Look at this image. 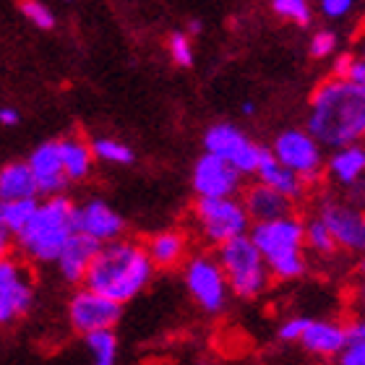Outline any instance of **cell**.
<instances>
[{
	"label": "cell",
	"mask_w": 365,
	"mask_h": 365,
	"mask_svg": "<svg viewBox=\"0 0 365 365\" xmlns=\"http://www.w3.org/2000/svg\"><path fill=\"white\" fill-rule=\"evenodd\" d=\"M347 78H350V81H355V84L365 86V55H360V58H352V66H350V73H347Z\"/></svg>",
	"instance_id": "36"
},
{
	"label": "cell",
	"mask_w": 365,
	"mask_h": 365,
	"mask_svg": "<svg viewBox=\"0 0 365 365\" xmlns=\"http://www.w3.org/2000/svg\"><path fill=\"white\" fill-rule=\"evenodd\" d=\"M363 146H365V136H363Z\"/></svg>",
	"instance_id": "44"
},
{
	"label": "cell",
	"mask_w": 365,
	"mask_h": 365,
	"mask_svg": "<svg viewBox=\"0 0 365 365\" xmlns=\"http://www.w3.org/2000/svg\"><path fill=\"white\" fill-rule=\"evenodd\" d=\"M248 237L261 251L274 279H297L308 272L303 245V220L295 214L269 222H253Z\"/></svg>",
	"instance_id": "4"
},
{
	"label": "cell",
	"mask_w": 365,
	"mask_h": 365,
	"mask_svg": "<svg viewBox=\"0 0 365 365\" xmlns=\"http://www.w3.org/2000/svg\"><path fill=\"white\" fill-rule=\"evenodd\" d=\"M58 146H61L66 178L68 180H84V178H89L91 165H94V154H91V146L86 144L84 138L66 136L63 141H58Z\"/></svg>",
	"instance_id": "22"
},
{
	"label": "cell",
	"mask_w": 365,
	"mask_h": 365,
	"mask_svg": "<svg viewBox=\"0 0 365 365\" xmlns=\"http://www.w3.org/2000/svg\"><path fill=\"white\" fill-rule=\"evenodd\" d=\"M86 336V347L94 355V365H115L118 360V339H115L113 329H102V331H91Z\"/></svg>",
	"instance_id": "26"
},
{
	"label": "cell",
	"mask_w": 365,
	"mask_h": 365,
	"mask_svg": "<svg viewBox=\"0 0 365 365\" xmlns=\"http://www.w3.org/2000/svg\"><path fill=\"white\" fill-rule=\"evenodd\" d=\"M297 342L303 344V350L319 358H336L347 347V329L336 321H313L308 319L303 334Z\"/></svg>",
	"instance_id": "17"
},
{
	"label": "cell",
	"mask_w": 365,
	"mask_h": 365,
	"mask_svg": "<svg viewBox=\"0 0 365 365\" xmlns=\"http://www.w3.org/2000/svg\"><path fill=\"white\" fill-rule=\"evenodd\" d=\"M308 133L321 146L360 144L365 136V86L350 78H329L311 97Z\"/></svg>",
	"instance_id": "1"
},
{
	"label": "cell",
	"mask_w": 365,
	"mask_h": 365,
	"mask_svg": "<svg viewBox=\"0 0 365 365\" xmlns=\"http://www.w3.org/2000/svg\"><path fill=\"white\" fill-rule=\"evenodd\" d=\"M352 58H355V55H350V53H344V55L336 58L334 61V78H347L350 66H352Z\"/></svg>",
	"instance_id": "37"
},
{
	"label": "cell",
	"mask_w": 365,
	"mask_h": 365,
	"mask_svg": "<svg viewBox=\"0 0 365 365\" xmlns=\"http://www.w3.org/2000/svg\"><path fill=\"white\" fill-rule=\"evenodd\" d=\"M256 113V105L253 102H243V115H253Z\"/></svg>",
	"instance_id": "42"
},
{
	"label": "cell",
	"mask_w": 365,
	"mask_h": 365,
	"mask_svg": "<svg viewBox=\"0 0 365 365\" xmlns=\"http://www.w3.org/2000/svg\"><path fill=\"white\" fill-rule=\"evenodd\" d=\"M37 209V198H0V227L16 235Z\"/></svg>",
	"instance_id": "24"
},
{
	"label": "cell",
	"mask_w": 365,
	"mask_h": 365,
	"mask_svg": "<svg viewBox=\"0 0 365 365\" xmlns=\"http://www.w3.org/2000/svg\"><path fill=\"white\" fill-rule=\"evenodd\" d=\"M34 289L29 272L14 259H0V327L29 311Z\"/></svg>",
	"instance_id": "12"
},
{
	"label": "cell",
	"mask_w": 365,
	"mask_h": 365,
	"mask_svg": "<svg viewBox=\"0 0 365 365\" xmlns=\"http://www.w3.org/2000/svg\"><path fill=\"white\" fill-rule=\"evenodd\" d=\"M319 217L334 235L336 248L352 253H365V209L352 206L350 201L327 198L321 204Z\"/></svg>",
	"instance_id": "10"
},
{
	"label": "cell",
	"mask_w": 365,
	"mask_h": 365,
	"mask_svg": "<svg viewBox=\"0 0 365 365\" xmlns=\"http://www.w3.org/2000/svg\"><path fill=\"white\" fill-rule=\"evenodd\" d=\"M168 50L175 66H180V68H190V66H193V45H190V39L185 31H173V34H170Z\"/></svg>",
	"instance_id": "29"
},
{
	"label": "cell",
	"mask_w": 365,
	"mask_h": 365,
	"mask_svg": "<svg viewBox=\"0 0 365 365\" xmlns=\"http://www.w3.org/2000/svg\"><path fill=\"white\" fill-rule=\"evenodd\" d=\"M73 212H76V206L61 193L47 196L45 204H37L26 225L16 232V243H19L24 256L37 261V264L58 259L66 240L76 232Z\"/></svg>",
	"instance_id": "3"
},
{
	"label": "cell",
	"mask_w": 365,
	"mask_h": 365,
	"mask_svg": "<svg viewBox=\"0 0 365 365\" xmlns=\"http://www.w3.org/2000/svg\"><path fill=\"white\" fill-rule=\"evenodd\" d=\"M204 149L209 154H217L225 162H230L240 175H256L264 146L253 144L243 130L232 123H217L204 133Z\"/></svg>",
	"instance_id": "7"
},
{
	"label": "cell",
	"mask_w": 365,
	"mask_h": 365,
	"mask_svg": "<svg viewBox=\"0 0 365 365\" xmlns=\"http://www.w3.org/2000/svg\"><path fill=\"white\" fill-rule=\"evenodd\" d=\"M355 0H321V14L327 19H344L350 14Z\"/></svg>",
	"instance_id": "33"
},
{
	"label": "cell",
	"mask_w": 365,
	"mask_h": 365,
	"mask_svg": "<svg viewBox=\"0 0 365 365\" xmlns=\"http://www.w3.org/2000/svg\"><path fill=\"white\" fill-rule=\"evenodd\" d=\"M339 365H365V342H347L339 355Z\"/></svg>",
	"instance_id": "34"
},
{
	"label": "cell",
	"mask_w": 365,
	"mask_h": 365,
	"mask_svg": "<svg viewBox=\"0 0 365 365\" xmlns=\"http://www.w3.org/2000/svg\"><path fill=\"white\" fill-rule=\"evenodd\" d=\"M152 277L154 264L144 245L118 237L99 245L81 284L123 305L133 300L152 282Z\"/></svg>",
	"instance_id": "2"
},
{
	"label": "cell",
	"mask_w": 365,
	"mask_h": 365,
	"mask_svg": "<svg viewBox=\"0 0 365 365\" xmlns=\"http://www.w3.org/2000/svg\"><path fill=\"white\" fill-rule=\"evenodd\" d=\"M217 261L225 272L230 295L251 300V297H259L272 284V272H269L261 251L248 237V232L217 245Z\"/></svg>",
	"instance_id": "5"
},
{
	"label": "cell",
	"mask_w": 365,
	"mask_h": 365,
	"mask_svg": "<svg viewBox=\"0 0 365 365\" xmlns=\"http://www.w3.org/2000/svg\"><path fill=\"white\" fill-rule=\"evenodd\" d=\"M29 170L34 175L39 193H47V196H58L66 190L68 185V178H66V170H63V160H61V146L58 141H45L39 144L29 157Z\"/></svg>",
	"instance_id": "15"
},
{
	"label": "cell",
	"mask_w": 365,
	"mask_h": 365,
	"mask_svg": "<svg viewBox=\"0 0 365 365\" xmlns=\"http://www.w3.org/2000/svg\"><path fill=\"white\" fill-rule=\"evenodd\" d=\"M303 245L311 253H316V256H324V259H329V256H334L339 251L334 235L329 232V227L324 225L321 217H313L311 222H303Z\"/></svg>",
	"instance_id": "25"
},
{
	"label": "cell",
	"mask_w": 365,
	"mask_h": 365,
	"mask_svg": "<svg viewBox=\"0 0 365 365\" xmlns=\"http://www.w3.org/2000/svg\"><path fill=\"white\" fill-rule=\"evenodd\" d=\"M358 297H360V308H363V313H365V274H363V282H360V287H358Z\"/></svg>",
	"instance_id": "40"
},
{
	"label": "cell",
	"mask_w": 365,
	"mask_h": 365,
	"mask_svg": "<svg viewBox=\"0 0 365 365\" xmlns=\"http://www.w3.org/2000/svg\"><path fill=\"white\" fill-rule=\"evenodd\" d=\"M334 50H336V34H334V31L321 29L311 37V47H308V53H311L316 61H324V58H329Z\"/></svg>",
	"instance_id": "31"
},
{
	"label": "cell",
	"mask_w": 365,
	"mask_h": 365,
	"mask_svg": "<svg viewBox=\"0 0 365 365\" xmlns=\"http://www.w3.org/2000/svg\"><path fill=\"white\" fill-rule=\"evenodd\" d=\"M185 287L206 313H220L227 305L230 287L214 256H193L185 264Z\"/></svg>",
	"instance_id": "8"
},
{
	"label": "cell",
	"mask_w": 365,
	"mask_h": 365,
	"mask_svg": "<svg viewBox=\"0 0 365 365\" xmlns=\"http://www.w3.org/2000/svg\"><path fill=\"white\" fill-rule=\"evenodd\" d=\"M193 217H196V225L204 240L212 245H222L230 237L245 235L251 227V217L245 212L243 201H237L235 196H198L196 206H193Z\"/></svg>",
	"instance_id": "6"
},
{
	"label": "cell",
	"mask_w": 365,
	"mask_h": 365,
	"mask_svg": "<svg viewBox=\"0 0 365 365\" xmlns=\"http://www.w3.org/2000/svg\"><path fill=\"white\" fill-rule=\"evenodd\" d=\"M256 175H259V180L264 182V185L279 190L282 196H287L292 204L305 196V185H308V182L297 175V173H292L289 168H284V165L272 154V149H264V152H261Z\"/></svg>",
	"instance_id": "18"
},
{
	"label": "cell",
	"mask_w": 365,
	"mask_h": 365,
	"mask_svg": "<svg viewBox=\"0 0 365 365\" xmlns=\"http://www.w3.org/2000/svg\"><path fill=\"white\" fill-rule=\"evenodd\" d=\"M37 182L26 162H8L0 170V198H37Z\"/></svg>",
	"instance_id": "23"
},
{
	"label": "cell",
	"mask_w": 365,
	"mask_h": 365,
	"mask_svg": "<svg viewBox=\"0 0 365 365\" xmlns=\"http://www.w3.org/2000/svg\"><path fill=\"white\" fill-rule=\"evenodd\" d=\"M120 313H123L120 303H115V300L99 295V292H94L89 287L78 289L68 303L71 327L76 329V331H81V334L113 329L120 321Z\"/></svg>",
	"instance_id": "11"
},
{
	"label": "cell",
	"mask_w": 365,
	"mask_h": 365,
	"mask_svg": "<svg viewBox=\"0 0 365 365\" xmlns=\"http://www.w3.org/2000/svg\"><path fill=\"white\" fill-rule=\"evenodd\" d=\"M144 248H146V253H149V259H152L154 269H173L185 259L188 240H185V235L178 232V230H165V232L152 235V240H149Z\"/></svg>",
	"instance_id": "20"
},
{
	"label": "cell",
	"mask_w": 365,
	"mask_h": 365,
	"mask_svg": "<svg viewBox=\"0 0 365 365\" xmlns=\"http://www.w3.org/2000/svg\"><path fill=\"white\" fill-rule=\"evenodd\" d=\"M327 173L331 180H336L339 185H350L358 178L365 175V146L363 144H347L339 146L331 160L327 165Z\"/></svg>",
	"instance_id": "21"
},
{
	"label": "cell",
	"mask_w": 365,
	"mask_h": 365,
	"mask_svg": "<svg viewBox=\"0 0 365 365\" xmlns=\"http://www.w3.org/2000/svg\"><path fill=\"white\" fill-rule=\"evenodd\" d=\"M272 154L277 160L289 168L292 173L303 178L305 182H316L324 170V154H321V144L308 133V130H282L277 141H274Z\"/></svg>",
	"instance_id": "9"
},
{
	"label": "cell",
	"mask_w": 365,
	"mask_h": 365,
	"mask_svg": "<svg viewBox=\"0 0 365 365\" xmlns=\"http://www.w3.org/2000/svg\"><path fill=\"white\" fill-rule=\"evenodd\" d=\"M274 14L297 24V26H308L311 24V6L308 0H272Z\"/></svg>",
	"instance_id": "28"
},
{
	"label": "cell",
	"mask_w": 365,
	"mask_h": 365,
	"mask_svg": "<svg viewBox=\"0 0 365 365\" xmlns=\"http://www.w3.org/2000/svg\"><path fill=\"white\" fill-rule=\"evenodd\" d=\"M0 123L3 125H16L19 123V113H16L14 107H0Z\"/></svg>",
	"instance_id": "38"
},
{
	"label": "cell",
	"mask_w": 365,
	"mask_h": 365,
	"mask_svg": "<svg viewBox=\"0 0 365 365\" xmlns=\"http://www.w3.org/2000/svg\"><path fill=\"white\" fill-rule=\"evenodd\" d=\"M8 253H11V232L0 227V259H6Z\"/></svg>",
	"instance_id": "39"
},
{
	"label": "cell",
	"mask_w": 365,
	"mask_h": 365,
	"mask_svg": "<svg viewBox=\"0 0 365 365\" xmlns=\"http://www.w3.org/2000/svg\"><path fill=\"white\" fill-rule=\"evenodd\" d=\"M305 324H308V319H303V316L287 319L279 327V339H282V342H297V339H300V334H303Z\"/></svg>",
	"instance_id": "32"
},
{
	"label": "cell",
	"mask_w": 365,
	"mask_h": 365,
	"mask_svg": "<svg viewBox=\"0 0 365 365\" xmlns=\"http://www.w3.org/2000/svg\"><path fill=\"white\" fill-rule=\"evenodd\" d=\"M193 190L196 196L204 198H222V196H235L240 190V180L243 175L237 173L230 162H225L217 154L206 152L204 157H198L193 165Z\"/></svg>",
	"instance_id": "13"
},
{
	"label": "cell",
	"mask_w": 365,
	"mask_h": 365,
	"mask_svg": "<svg viewBox=\"0 0 365 365\" xmlns=\"http://www.w3.org/2000/svg\"><path fill=\"white\" fill-rule=\"evenodd\" d=\"M344 329H347V342H365V313L344 324Z\"/></svg>",
	"instance_id": "35"
},
{
	"label": "cell",
	"mask_w": 365,
	"mask_h": 365,
	"mask_svg": "<svg viewBox=\"0 0 365 365\" xmlns=\"http://www.w3.org/2000/svg\"><path fill=\"white\" fill-rule=\"evenodd\" d=\"M188 29H190V34H198V31H201V21H198V19H193V21L188 24Z\"/></svg>",
	"instance_id": "41"
},
{
	"label": "cell",
	"mask_w": 365,
	"mask_h": 365,
	"mask_svg": "<svg viewBox=\"0 0 365 365\" xmlns=\"http://www.w3.org/2000/svg\"><path fill=\"white\" fill-rule=\"evenodd\" d=\"M91 154L102 162H110V165H130L133 162L130 146L120 144L115 138H94L91 141Z\"/></svg>",
	"instance_id": "27"
},
{
	"label": "cell",
	"mask_w": 365,
	"mask_h": 365,
	"mask_svg": "<svg viewBox=\"0 0 365 365\" xmlns=\"http://www.w3.org/2000/svg\"><path fill=\"white\" fill-rule=\"evenodd\" d=\"M360 272L365 274V253H363V261H360Z\"/></svg>",
	"instance_id": "43"
},
{
	"label": "cell",
	"mask_w": 365,
	"mask_h": 365,
	"mask_svg": "<svg viewBox=\"0 0 365 365\" xmlns=\"http://www.w3.org/2000/svg\"><path fill=\"white\" fill-rule=\"evenodd\" d=\"M99 245L94 237L84 235V232H73V235L66 240V245L61 248V253H58V259H55V264H58V269H61L63 279L71 282V284H78V282H84V274L86 269L91 267V261H94V256H97Z\"/></svg>",
	"instance_id": "16"
},
{
	"label": "cell",
	"mask_w": 365,
	"mask_h": 365,
	"mask_svg": "<svg viewBox=\"0 0 365 365\" xmlns=\"http://www.w3.org/2000/svg\"><path fill=\"white\" fill-rule=\"evenodd\" d=\"M73 225L76 232L94 237L97 243H110L118 240L125 232V222L113 206H107L105 201H89V204L78 206L73 212Z\"/></svg>",
	"instance_id": "14"
},
{
	"label": "cell",
	"mask_w": 365,
	"mask_h": 365,
	"mask_svg": "<svg viewBox=\"0 0 365 365\" xmlns=\"http://www.w3.org/2000/svg\"><path fill=\"white\" fill-rule=\"evenodd\" d=\"M19 11H21L37 29H53L55 26L53 11H50L45 3H39V0H19Z\"/></svg>",
	"instance_id": "30"
},
{
	"label": "cell",
	"mask_w": 365,
	"mask_h": 365,
	"mask_svg": "<svg viewBox=\"0 0 365 365\" xmlns=\"http://www.w3.org/2000/svg\"><path fill=\"white\" fill-rule=\"evenodd\" d=\"M243 206L248 217H251V222H269L292 214V201L287 196H282L279 190L264 185L261 180L245 190Z\"/></svg>",
	"instance_id": "19"
}]
</instances>
